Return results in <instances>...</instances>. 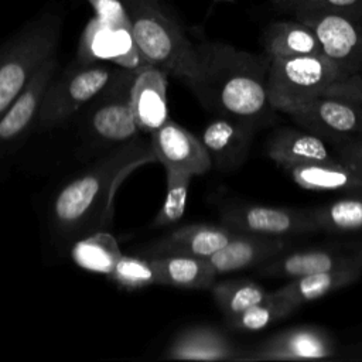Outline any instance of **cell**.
I'll use <instances>...</instances> for the list:
<instances>
[{"mask_svg":"<svg viewBox=\"0 0 362 362\" xmlns=\"http://www.w3.org/2000/svg\"><path fill=\"white\" fill-rule=\"evenodd\" d=\"M211 293L226 320L262 303L269 296L262 286L246 279L215 281L211 287Z\"/></svg>","mask_w":362,"mask_h":362,"instance_id":"obj_26","label":"cell"},{"mask_svg":"<svg viewBox=\"0 0 362 362\" xmlns=\"http://www.w3.org/2000/svg\"><path fill=\"white\" fill-rule=\"evenodd\" d=\"M150 259L156 270L157 284L204 290L211 288L218 276L205 257L158 256Z\"/></svg>","mask_w":362,"mask_h":362,"instance_id":"obj_24","label":"cell"},{"mask_svg":"<svg viewBox=\"0 0 362 362\" xmlns=\"http://www.w3.org/2000/svg\"><path fill=\"white\" fill-rule=\"evenodd\" d=\"M221 221L233 232L279 238L318 229L311 212L262 205H228L221 212Z\"/></svg>","mask_w":362,"mask_h":362,"instance_id":"obj_9","label":"cell"},{"mask_svg":"<svg viewBox=\"0 0 362 362\" xmlns=\"http://www.w3.org/2000/svg\"><path fill=\"white\" fill-rule=\"evenodd\" d=\"M262 44L270 58L324 54L315 31L298 18L270 23L263 31Z\"/></svg>","mask_w":362,"mask_h":362,"instance_id":"obj_22","label":"cell"},{"mask_svg":"<svg viewBox=\"0 0 362 362\" xmlns=\"http://www.w3.org/2000/svg\"><path fill=\"white\" fill-rule=\"evenodd\" d=\"M322 95L345 99L362 109V78L348 75L331 83Z\"/></svg>","mask_w":362,"mask_h":362,"instance_id":"obj_33","label":"cell"},{"mask_svg":"<svg viewBox=\"0 0 362 362\" xmlns=\"http://www.w3.org/2000/svg\"><path fill=\"white\" fill-rule=\"evenodd\" d=\"M266 151L284 170L310 163L337 161L329 156L327 146L317 134L287 127L270 134Z\"/></svg>","mask_w":362,"mask_h":362,"instance_id":"obj_20","label":"cell"},{"mask_svg":"<svg viewBox=\"0 0 362 362\" xmlns=\"http://www.w3.org/2000/svg\"><path fill=\"white\" fill-rule=\"evenodd\" d=\"M293 310L294 308L288 303L277 298L273 293H269L266 300L249 307L232 318H228V322L236 329L259 331L276 320L286 317Z\"/></svg>","mask_w":362,"mask_h":362,"instance_id":"obj_30","label":"cell"},{"mask_svg":"<svg viewBox=\"0 0 362 362\" xmlns=\"http://www.w3.org/2000/svg\"><path fill=\"white\" fill-rule=\"evenodd\" d=\"M165 177L167 192L160 211L151 222L153 228H164L178 222L182 218L187 208L188 189L192 175L182 171L165 168Z\"/></svg>","mask_w":362,"mask_h":362,"instance_id":"obj_28","label":"cell"},{"mask_svg":"<svg viewBox=\"0 0 362 362\" xmlns=\"http://www.w3.org/2000/svg\"><path fill=\"white\" fill-rule=\"evenodd\" d=\"M332 341L320 328L296 327L280 332L256 349L253 359L300 361L332 355Z\"/></svg>","mask_w":362,"mask_h":362,"instance_id":"obj_17","label":"cell"},{"mask_svg":"<svg viewBox=\"0 0 362 362\" xmlns=\"http://www.w3.org/2000/svg\"><path fill=\"white\" fill-rule=\"evenodd\" d=\"M362 0H273L276 8L291 14L301 11H318V10H334L348 6H355Z\"/></svg>","mask_w":362,"mask_h":362,"instance_id":"obj_32","label":"cell"},{"mask_svg":"<svg viewBox=\"0 0 362 362\" xmlns=\"http://www.w3.org/2000/svg\"><path fill=\"white\" fill-rule=\"evenodd\" d=\"M288 116L314 134L337 137L362 132V109L335 96H315Z\"/></svg>","mask_w":362,"mask_h":362,"instance_id":"obj_13","label":"cell"},{"mask_svg":"<svg viewBox=\"0 0 362 362\" xmlns=\"http://www.w3.org/2000/svg\"><path fill=\"white\" fill-rule=\"evenodd\" d=\"M356 263H362V249H315L291 253L274 262H269L262 267V273L266 276L294 279Z\"/></svg>","mask_w":362,"mask_h":362,"instance_id":"obj_19","label":"cell"},{"mask_svg":"<svg viewBox=\"0 0 362 362\" xmlns=\"http://www.w3.org/2000/svg\"><path fill=\"white\" fill-rule=\"evenodd\" d=\"M132 25L134 44L147 64L188 86L199 78L195 48L182 27L165 13L160 0H122Z\"/></svg>","mask_w":362,"mask_h":362,"instance_id":"obj_3","label":"cell"},{"mask_svg":"<svg viewBox=\"0 0 362 362\" xmlns=\"http://www.w3.org/2000/svg\"><path fill=\"white\" fill-rule=\"evenodd\" d=\"M286 171L297 185L308 191L362 194V171L342 161L301 164Z\"/></svg>","mask_w":362,"mask_h":362,"instance_id":"obj_21","label":"cell"},{"mask_svg":"<svg viewBox=\"0 0 362 362\" xmlns=\"http://www.w3.org/2000/svg\"><path fill=\"white\" fill-rule=\"evenodd\" d=\"M136 69L116 68L109 83L89 102L86 129L93 139L110 144H123L137 137L140 130L132 109V85Z\"/></svg>","mask_w":362,"mask_h":362,"instance_id":"obj_7","label":"cell"},{"mask_svg":"<svg viewBox=\"0 0 362 362\" xmlns=\"http://www.w3.org/2000/svg\"><path fill=\"white\" fill-rule=\"evenodd\" d=\"M57 69V55L48 58L31 76L18 98L0 116V160L35 124L42 98Z\"/></svg>","mask_w":362,"mask_h":362,"instance_id":"obj_10","label":"cell"},{"mask_svg":"<svg viewBox=\"0 0 362 362\" xmlns=\"http://www.w3.org/2000/svg\"><path fill=\"white\" fill-rule=\"evenodd\" d=\"M318 229L349 232L362 229V194L337 199L311 212Z\"/></svg>","mask_w":362,"mask_h":362,"instance_id":"obj_27","label":"cell"},{"mask_svg":"<svg viewBox=\"0 0 362 362\" xmlns=\"http://www.w3.org/2000/svg\"><path fill=\"white\" fill-rule=\"evenodd\" d=\"M337 150L342 157V163L362 171V139L341 143Z\"/></svg>","mask_w":362,"mask_h":362,"instance_id":"obj_34","label":"cell"},{"mask_svg":"<svg viewBox=\"0 0 362 362\" xmlns=\"http://www.w3.org/2000/svg\"><path fill=\"white\" fill-rule=\"evenodd\" d=\"M62 16L44 10L0 45V116L18 98L37 69L57 55Z\"/></svg>","mask_w":362,"mask_h":362,"instance_id":"obj_4","label":"cell"},{"mask_svg":"<svg viewBox=\"0 0 362 362\" xmlns=\"http://www.w3.org/2000/svg\"><path fill=\"white\" fill-rule=\"evenodd\" d=\"M109 280L115 281L119 287L126 290H140L157 284L156 270L150 257L140 255L126 256L122 255L110 273Z\"/></svg>","mask_w":362,"mask_h":362,"instance_id":"obj_29","label":"cell"},{"mask_svg":"<svg viewBox=\"0 0 362 362\" xmlns=\"http://www.w3.org/2000/svg\"><path fill=\"white\" fill-rule=\"evenodd\" d=\"M168 361H232L239 359L233 344L211 327H191L178 332L164 352Z\"/></svg>","mask_w":362,"mask_h":362,"instance_id":"obj_18","label":"cell"},{"mask_svg":"<svg viewBox=\"0 0 362 362\" xmlns=\"http://www.w3.org/2000/svg\"><path fill=\"white\" fill-rule=\"evenodd\" d=\"M199 78L188 86L201 105L219 116L255 124L270 106L267 78L272 58L221 41L195 42Z\"/></svg>","mask_w":362,"mask_h":362,"instance_id":"obj_2","label":"cell"},{"mask_svg":"<svg viewBox=\"0 0 362 362\" xmlns=\"http://www.w3.org/2000/svg\"><path fill=\"white\" fill-rule=\"evenodd\" d=\"M157 161L150 140L134 137L65 184L52 198L49 222L62 239L82 238L109 225L113 198L136 168Z\"/></svg>","mask_w":362,"mask_h":362,"instance_id":"obj_1","label":"cell"},{"mask_svg":"<svg viewBox=\"0 0 362 362\" xmlns=\"http://www.w3.org/2000/svg\"><path fill=\"white\" fill-rule=\"evenodd\" d=\"M345 76L344 69L325 54L272 58L267 78L269 103L273 109L291 115Z\"/></svg>","mask_w":362,"mask_h":362,"instance_id":"obj_5","label":"cell"},{"mask_svg":"<svg viewBox=\"0 0 362 362\" xmlns=\"http://www.w3.org/2000/svg\"><path fill=\"white\" fill-rule=\"evenodd\" d=\"M318 35L322 51L346 74L362 65V3L293 14Z\"/></svg>","mask_w":362,"mask_h":362,"instance_id":"obj_8","label":"cell"},{"mask_svg":"<svg viewBox=\"0 0 362 362\" xmlns=\"http://www.w3.org/2000/svg\"><path fill=\"white\" fill-rule=\"evenodd\" d=\"M122 255L116 238L105 230L82 236L71 247V257L79 267L106 276Z\"/></svg>","mask_w":362,"mask_h":362,"instance_id":"obj_25","label":"cell"},{"mask_svg":"<svg viewBox=\"0 0 362 362\" xmlns=\"http://www.w3.org/2000/svg\"><path fill=\"white\" fill-rule=\"evenodd\" d=\"M283 238L235 232L229 242L208 257L216 274L238 272L260 264L284 249Z\"/></svg>","mask_w":362,"mask_h":362,"instance_id":"obj_16","label":"cell"},{"mask_svg":"<svg viewBox=\"0 0 362 362\" xmlns=\"http://www.w3.org/2000/svg\"><path fill=\"white\" fill-rule=\"evenodd\" d=\"M362 274V263L311 273L300 277H294L287 284L281 286L273 294L288 303L293 308H297L303 303L320 298L327 293H331L339 287L348 286L359 279Z\"/></svg>","mask_w":362,"mask_h":362,"instance_id":"obj_23","label":"cell"},{"mask_svg":"<svg viewBox=\"0 0 362 362\" xmlns=\"http://www.w3.org/2000/svg\"><path fill=\"white\" fill-rule=\"evenodd\" d=\"M167 74L151 64L136 69L132 85V109L140 132L153 133L168 120Z\"/></svg>","mask_w":362,"mask_h":362,"instance_id":"obj_15","label":"cell"},{"mask_svg":"<svg viewBox=\"0 0 362 362\" xmlns=\"http://www.w3.org/2000/svg\"><path fill=\"white\" fill-rule=\"evenodd\" d=\"M95 17L117 34L132 35V25L122 0H88Z\"/></svg>","mask_w":362,"mask_h":362,"instance_id":"obj_31","label":"cell"},{"mask_svg":"<svg viewBox=\"0 0 362 362\" xmlns=\"http://www.w3.org/2000/svg\"><path fill=\"white\" fill-rule=\"evenodd\" d=\"M253 126L228 116H218L211 120L199 139L211 157L212 165L219 171H232L240 167L250 148Z\"/></svg>","mask_w":362,"mask_h":362,"instance_id":"obj_14","label":"cell"},{"mask_svg":"<svg viewBox=\"0 0 362 362\" xmlns=\"http://www.w3.org/2000/svg\"><path fill=\"white\" fill-rule=\"evenodd\" d=\"M116 68L103 62H78L49 82L35 119L37 127L51 129L76 113L109 83Z\"/></svg>","mask_w":362,"mask_h":362,"instance_id":"obj_6","label":"cell"},{"mask_svg":"<svg viewBox=\"0 0 362 362\" xmlns=\"http://www.w3.org/2000/svg\"><path fill=\"white\" fill-rule=\"evenodd\" d=\"M150 143L157 161L164 168L195 177L205 174L212 167L211 157L201 139L170 119L150 133Z\"/></svg>","mask_w":362,"mask_h":362,"instance_id":"obj_11","label":"cell"},{"mask_svg":"<svg viewBox=\"0 0 362 362\" xmlns=\"http://www.w3.org/2000/svg\"><path fill=\"white\" fill-rule=\"evenodd\" d=\"M226 226L211 223H189L173 229L167 235L143 245L137 255L144 257L158 256H194L208 259L233 236Z\"/></svg>","mask_w":362,"mask_h":362,"instance_id":"obj_12","label":"cell"},{"mask_svg":"<svg viewBox=\"0 0 362 362\" xmlns=\"http://www.w3.org/2000/svg\"><path fill=\"white\" fill-rule=\"evenodd\" d=\"M215 1H233V0H215Z\"/></svg>","mask_w":362,"mask_h":362,"instance_id":"obj_35","label":"cell"}]
</instances>
